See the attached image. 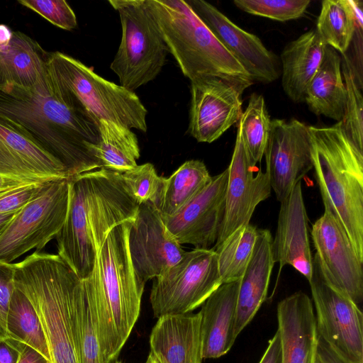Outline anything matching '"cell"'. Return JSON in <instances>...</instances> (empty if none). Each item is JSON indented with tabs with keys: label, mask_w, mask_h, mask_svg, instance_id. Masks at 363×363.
<instances>
[{
	"label": "cell",
	"mask_w": 363,
	"mask_h": 363,
	"mask_svg": "<svg viewBox=\"0 0 363 363\" xmlns=\"http://www.w3.org/2000/svg\"><path fill=\"white\" fill-rule=\"evenodd\" d=\"M0 121L57 159L69 178L101 168L92 150L99 140V122L85 109L66 104L52 83L45 92L1 86Z\"/></svg>",
	"instance_id": "cell-1"
},
{
	"label": "cell",
	"mask_w": 363,
	"mask_h": 363,
	"mask_svg": "<svg viewBox=\"0 0 363 363\" xmlns=\"http://www.w3.org/2000/svg\"><path fill=\"white\" fill-rule=\"evenodd\" d=\"M138 206L118 172L100 168L70 177L66 220L55 238L57 255L85 279L108 233L124 221H133Z\"/></svg>",
	"instance_id": "cell-2"
},
{
	"label": "cell",
	"mask_w": 363,
	"mask_h": 363,
	"mask_svg": "<svg viewBox=\"0 0 363 363\" xmlns=\"http://www.w3.org/2000/svg\"><path fill=\"white\" fill-rule=\"evenodd\" d=\"M132 222L124 221L108 233L91 273L82 279L94 306L104 363L118 357L140 315L145 283L135 272L129 254Z\"/></svg>",
	"instance_id": "cell-3"
},
{
	"label": "cell",
	"mask_w": 363,
	"mask_h": 363,
	"mask_svg": "<svg viewBox=\"0 0 363 363\" xmlns=\"http://www.w3.org/2000/svg\"><path fill=\"white\" fill-rule=\"evenodd\" d=\"M15 287L39 318L50 363H80L74 305L82 279L57 255L34 251L13 263Z\"/></svg>",
	"instance_id": "cell-4"
},
{
	"label": "cell",
	"mask_w": 363,
	"mask_h": 363,
	"mask_svg": "<svg viewBox=\"0 0 363 363\" xmlns=\"http://www.w3.org/2000/svg\"><path fill=\"white\" fill-rule=\"evenodd\" d=\"M309 130L313 169L324 209L343 228L363 262V151L345 133L341 121Z\"/></svg>",
	"instance_id": "cell-5"
},
{
	"label": "cell",
	"mask_w": 363,
	"mask_h": 363,
	"mask_svg": "<svg viewBox=\"0 0 363 363\" xmlns=\"http://www.w3.org/2000/svg\"><path fill=\"white\" fill-rule=\"evenodd\" d=\"M170 52L190 79L216 76L251 86L254 82L184 0H148Z\"/></svg>",
	"instance_id": "cell-6"
},
{
	"label": "cell",
	"mask_w": 363,
	"mask_h": 363,
	"mask_svg": "<svg viewBox=\"0 0 363 363\" xmlns=\"http://www.w3.org/2000/svg\"><path fill=\"white\" fill-rule=\"evenodd\" d=\"M48 67L55 84L98 122L111 121L147 131V111L134 91L104 79L79 60L59 51L50 52Z\"/></svg>",
	"instance_id": "cell-7"
},
{
	"label": "cell",
	"mask_w": 363,
	"mask_h": 363,
	"mask_svg": "<svg viewBox=\"0 0 363 363\" xmlns=\"http://www.w3.org/2000/svg\"><path fill=\"white\" fill-rule=\"evenodd\" d=\"M118 12L122 36L110 65L121 86L134 91L160 73L169 52L148 0H109Z\"/></svg>",
	"instance_id": "cell-8"
},
{
	"label": "cell",
	"mask_w": 363,
	"mask_h": 363,
	"mask_svg": "<svg viewBox=\"0 0 363 363\" xmlns=\"http://www.w3.org/2000/svg\"><path fill=\"white\" fill-rule=\"evenodd\" d=\"M223 284L213 248H194L155 278L150 294L154 316L185 314L201 306Z\"/></svg>",
	"instance_id": "cell-9"
},
{
	"label": "cell",
	"mask_w": 363,
	"mask_h": 363,
	"mask_svg": "<svg viewBox=\"0 0 363 363\" xmlns=\"http://www.w3.org/2000/svg\"><path fill=\"white\" fill-rule=\"evenodd\" d=\"M69 201V178L50 182L14 216L0 237V262L13 263L26 252H41L62 229Z\"/></svg>",
	"instance_id": "cell-10"
},
{
	"label": "cell",
	"mask_w": 363,
	"mask_h": 363,
	"mask_svg": "<svg viewBox=\"0 0 363 363\" xmlns=\"http://www.w3.org/2000/svg\"><path fill=\"white\" fill-rule=\"evenodd\" d=\"M319 337L343 363H363V315L352 300L331 288L313 265L309 283Z\"/></svg>",
	"instance_id": "cell-11"
},
{
	"label": "cell",
	"mask_w": 363,
	"mask_h": 363,
	"mask_svg": "<svg viewBox=\"0 0 363 363\" xmlns=\"http://www.w3.org/2000/svg\"><path fill=\"white\" fill-rule=\"evenodd\" d=\"M313 265L333 289L357 305L363 300V262L343 228L327 209L312 226Z\"/></svg>",
	"instance_id": "cell-12"
},
{
	"label": "cell",
	"mask_w": 363,
	"mask_h": 363,
	"mask_svg": "<svg viewBox=\"0 0 363 363\" xmlns=\"http://www.w3.org/2000/svg\"><path fill=\"white\" fill-rule=\"evenodd\" d=\"M191 82L189 133L198 142L218 139L242 114V94L250 85L216 76Z\"/></svg>",
	"instance_id": "cell-13"
},
{
	"label": "cell",
	"mask_w": 363,
	"mask_h": 363,
	"mask_svg": "<svg viewBox=\"0 0 363 363\" xmlns=\"http://www.w3.org/2000/svg\"><path fill=\"white\" fill-rule=\"evenodd\" d=\"M264 156L271 188L281 202L313 169L309 126L296 118L272 120Z\"/></svg>",
	"instance_id": "cell-14"
},
{
	"label": "cell",
	"mask_w": 363,
	"mask_h": 363,
	"mask_svg": "<svg viewBox=\"0 0 363 363\" xmlns=\"http://www.w3.org/2000/svg\"><path fill=\"white\" fill-rule=\"evenodd\" d=\"M128 250L135 272L145 283L164 273L185 252L150 202L138 206L129 231Z\"/></svg>",
	"instance_id": "cell-15"
},
{
	"label": "cell",
	"mask_w": 363,
	"mask_h": 363,
	"mask_svg": "<svg viewBox=\"0 0 363 363\" xmlns=\"http://www.w3.org/2000/svg\"><path fill=\"white\" fill-rule=\"evenodd\" d=\"M240 132L237 134L228 172L225 209L219 234L214 247L222 243L240 227L250 223L252 216L262 201L271 194L269 172L262 168L255 174Z\"/></svg>",
	"instance_id": "cell-16"
},
{
	"label": "cell",
	"mask_w": 363,
	"mask_h": 363,
	"mask_svg": "<svg viewBox=\"0 0 363 363\" xmlns=\"http://www.w3.org/2000/svg\"><path fill=\"white\" fill-rule=\"evenodd\" d=\"M186 2L240 62L253 82L269 84L278 79L280 74L278 58L257 35L238 26L204 0H187Z\"/></svg>",
	"instance_id": "cell-17"
},
{
	"label": "cell",
	"mask_w": 363,
	"mask_h": 363,
	"mask_svg": "<svg viewBox=\"0 0 363 363\" xmlns=\"http://www.w3.org/2000/svg\"><path fill=\"white\" fill-rule=\"evenodd\" d=\"M228 172L212 177L210 182L176 213L162 216L180 245L208 249L215 245L220 229Z\"/></svg>",
	"instance_id": "cell-18"
},
{
	"label": "cell",
	"mask_w": 363,
	"mask_h": 363,
	"mask_svg": "<svg viewBox=\"0 0 363 363\" xmlns=\"http://www.w3.org/2000/svg\"><path fill=\"white\" fill-rule=\"evenodd\" d=\"M280 203L277 227L272 241L274 261L279 263V271L283 267L290 265L310 283L313 274V261L301 182L294 186Z\"/></svg>",
	"instance_id": "cell-19"
},
{
	"label": "cell",
	"mask_w": 363,
	"mask_h": 363,
	"mask_svg": "<svg viewBox=\"0 0 363 363\" xmlns=\"http://www.w3.org/2000/svg\"><path fill=\"white\" fill-rule=\"evenodd\" d=\"M0 176L28 183H45L69 178L62 162L1 121Z\"/></svg>",
	"instance_id": "cell-20"
},
{
	"label": "cell",
	"mask_w": 363,
	"mask_h": 363,
	"mask_svg": "<svg viewBox=\"0 0 363 363\" xmlns=\"http://www.w3.org/2000/svg\"><path fill=\"white\" fill-rule=\"evenodd\" d=\"M277 320L281 363H313L319 336L310 297L299 291L280 301Z\"/></svg>",
	"instance_id": "cell-21"
},
{
	"label": "cell",
	"mask_w": 363,
	"mask_h": 363,
	"mask_svg": "<svg viewBox=\"0 0 363 363\" xmlns=\"http://www.w3.org/2000/svg\"><path fill=\"white\" fill-rule=\"evenodd\" d=\"M49 55L36 40L13 31L9 44L0 50V87L13 84L40 92L49 91Z\"/></svg>",
	"instance_id": "cell-22"
},
{
	"label": "cell",
	"mask_w": 363,
	"mask_h": 363,
	"mask_svg": "<svg viewBox=\"0 0 363 363\" xmlns=\"http://www.w3.org/2000/svg\"><path fill=\"white\" fill-rule=\"evenodd\" d=\"M240 281L221 284L201 305L203 359H216L233 347Z\"/></svg>",
	"instance_id": "cell-23"
},
{
	"label": "cell",
	"mask_w": 363,
	"mask_h": 363,
	"mask_svg": "<svg viewBox=\"0 0 363 363\" xmlns=\"http://www.w3.org/2000/svg\"><path fill=\"white\" fill-rule=\"evenodd\" d=\"M150 346L167 363H201L200 312L159 317L150 333Z\"/></svg>",
	"instance_id": "cell-24"
},
{
	"label": "cell",
	"mask_w": 363,
	"mask_h": 363,
	"mask_svg": "<svg viewBox=\"0 0 363 363\" xmlns=\"http://www.w3.org/2000/svg\"><path fill=\"white\" fill-rule=\"evenodd\" d=\"M272 241V237L269 230H257L252 255L240 280L234 328L236 337L250 323L266 299L275 264Z\"/></svg>",
	"instance_id": "cell-25"
},
{
	"label": "cell",
	"mask_w": 363,
	"mask_h": 363,
	"mask_svg": "<svg viewBox=\"0 0 363 363\" xmlns=\"http://www.w3.org/2000/svg\"><path fill=\"white\" fill-rule=\"evenodd\" d=\"M326 48L315 28H313L283 49L280 55L281 85L292 101H304L308 85L322 63Z\"/></svg>",
	"instance_id": "cell-26"
},
{
	"label": "cell",
	"mask_w": 363,
	"mask_h": 363,
	"mask_svg": "<svg viewBox=\"0 0 363 363\" xmlns=\"http://www.w3.org/2000/svg\"><path fill=\"white\" fill-rule=\"evenodd\" d=\"M345 101L341 56L327 46L322 63L308 85L304 101L315 115L340 122L344 116Z\"/></svg>",
	"instance_id": "cell-27"
},
{
	"label": "cell",
	"mask_w": 363,
	"mask_h": 363,
	"mask_svg": "<svg viewBox=\"0 0 363 363\" xmlns=\"http://www.w3.org/2000/svg\"><path fill=\"white\" fill-rule=\"evenodd\" d=\"M99 140L92 145L101 168L120 174L137 167L140 157L138 138L126 126L106 120L99 121Z\"/></svg>",
	"instance_id": "cell-28"
},
{
	"label": "cell",
	"mask_w": 363,
	"mask_h": 363,
	"mask_svg": "<svg viewBox=\"0 0 363 363\" xmlns=\"http://www.w3.org/2000/svg\"><path fill=\"white\" fill-rule=\"evenodd\" d=\"M211 177L202 161L191 160L183 163L165 178L157 206L161 216L176 213L210 182Z\"/></svg>",
	"instance_id": "cell-29"
},
{
	"label": "cell",
	"mask_w": 363,
	"mask_h": 363,
	"mask_svg": "<svg viewBox=\"0 0 363 363\" xmlns=\"http://www.w3.org/2000/svg\"><path fill=\"white\" fill-rule=\"evenodd\" d=\"M356 19L351 0H324L315 30L327 46L347 53L354 37Z\"/></svg>",
	"instance_id": "cell-30"
},
{
	"label": "cell",
	"mask_w": 363,
	"mask_h": 363,
	"mask_svg": "<svg viewBox=\"0 0 363 363\" xmlns=\"http://www.w3.org/2000/svg\"><path fill=\"white\" fill-rule=\"evenodd\" d=\"M257 228L248 223L213 247L217 254L219 274L223 284L240 281L252 255Z\"/></svg>",
	"instance_id": "cell-31"
},
{
	"label": "cell",
	"mask_w": 363,
	"mask_h": 363,
	"mask_svg": "<svg viewBox=\"0 0 363 363\" xmlns=\"http://www.w3.org/2000/svg\"><path fill=\"white\" fill-rule=\"evenodd\" d=\"M8 339L25 344L50 362L44 333L32 304L18 289H15L9 310Z\"/></svg>",
	"instance_id": "cell-32"
},
{
	"label": "cell",
	"mask_w": 363,
	"mask_h": 363,
	"mask_svg": "<svg viewBox=\"0 0 363 363\" xmlns=\"http://www.w3.org/2000/svg\"><path fill=\"white\" fill-rule=\"evenodd\" d=\"M271 121L263 96L252 93L237 127L240 129L247 157L254 167L264 157Z\"/></svg>",
	"instance_id": "cell-33"
},
{
	"label": "cell",
	"mask_w": 363,
	"mask_h": 363,
	"mask_svg": "<svg viewBox=\"0 0 363 363\" xmlns=\"http://www.w3.org/2000/svg\"><path fill=\"white\" fill-rule=\"evenodd\" d=\"M74 319L80 363H104L94 306L83 281L75 298Z\"/></svg>",
	"instance_id": "cell-34"
},
{
	"label": "cell",
	"mask_w": 363,
	"mask_h": 363,
	"mask_svg": "<svg viewBox=\"0 0 363 363\" xmlns=\"http://www.w3.org/2000/svg\"><path fill=\"white\" fill-rule=\"evenodd\" d=\"M340 56L346 90L345 108L341 123L350 139L363 151L362 81L359 79L353 61L348 55L345 53Z\"/></svg>",
	"instance_id": "cell-35"
},
{
	"label": "cell",
	"mask_w": 363,
	"mask_h": 363,
	"mask_svg": "<svg viewBox=\"0 0 363 363\" xmlns=\"http://www.w3.org/2000/svg\"><path fill=\"white\" fill-rule=\"evenodd\" d=\"M121 175L126 191L138 205L150 202L157 208L165 177L158 176L152 164L137 165Z\"/></svg>",
	"instance_id": "cell-36"
},
{
	"label": "cell",
	"mask_w": 363,
	"mask_h": 363,
	"mask_svg": "<svg viewBox=\"0 0 363 363\" xmlns=\"http://www.w3.org/2000/svg\"><path fill=\"white\" fill-rule=\"evenodd\" d=\"M233 4L247 13L284 22L301 17L311 1L234 0Z\"/></svg>",
	"instance_id": "cell-37"
},
{
	"label": "cell",
	"mask_w": 363,
	"mask_h": 363,
	"mask_svg": "<svg viewBox=\"0 0 363 363\" xmlns=\"http://www.w3.org/2000/svg\"><path fill=\"white\" fill-rule=\"evenodd\" d=\"M18 1L62 29L71 30L77 26L75 13L65 0H18Z\"/></svg>",
	"instance_id": "cell-38"
},
{
	"label": "cell",
	"mask_w": 363,
	"mask_h": 363,
	"mask_svg": "<svg viewBox=\"0 0 363 363\" xmlns=\"http://www.w3.org/2000/svg\"><path fill=\"white\" fill-rule=\"evenodd\" d=\"M49 182L28 184L0 193V214L19 211Z\"/></svg>",
	"instance_id": "cell-39"
},
{
	"label": "cell",
	"mask_w": 363,
	"mask_h": 363,
	"mask_svg": "<svg viewBox=\"0 0 363 363\" xmlns=\"http://www.w3.org/2000/svg\"><path fill=\"white\" fill-rule=\"evenodd\" d=\"M13 263L0 262V340L8 339L7 320L10 303L16 289Z\"/></svg>",
	"instance_id": "cell-40"
},
{
	"label": "cell",
	"mask_w": 363,
	"mask_h": 363,
	"mask_svg": "<svg viewBox=\"0 0 363 363\" xmlns=\"http://www.w3.org/2000/svg\"><path fill=\"white\" fill-rule=\"evenodd\" d=\"M281 342L278 330L269 340L267 348L259 363H281Z\"/></svg>",
	"instance_id": "cell-41"
},
{
	"label": "cell",
	"mask_w": 363,
	"mask_h": 363,
	"mask_svg": "<svg viewBox=\"0 0 363 363\" xmlns=\"http://www.w3.org/2000/svg\"><path fill=\"white\" fill-rule=\"evenodd\" d=\"M19 350L11 339L0 340V363H17Z\"/></svg>",
	"instance_id": "cell-42"
},
{
	"label": "cell",
	"mask_w": 363,
	"mask_h": 363,
	"mask_svg": "<svg viewBox=\"0 0 363 363\" xmlns=\"http://www.w3.org/2000/svg\"><path fill=\"white\" fill-rule=\"evenodd\" d=\"M14 341L19 350L17 363H47L48 362L30 347L18 341Z\"/></svg>",
	"instance_id": "cell-43"
},
{
	"label": "cell",
	"mask_w": 363,
	"mask_h": 363,
	"mask_svg": "<svg viewBox=\"0 0 363 363\" xmlns=\"http://www.w3.org/2000/svg\"><path fill=\"white\" fill-rule=\"evenodd\" d=\"M318 347L323 354L327 363H343L337 356L328 348L324 342L319 337Z\"/></svg>",
	"instance_id": "cell-44"
},
{
	"label": "cell",
	"mask_w": 363,
	"mask_h": 363,
	"mask_svg": "<svg viewBox=\"0 0 363 363\" xmlns=\"http://www.w3.org/2000/svg\"><path fill=\"white\" fill-rule=\"evenodd\" d=\"M13 31L7 26L0 24V50L4 49L10 43Z\"/></svg>",
	"instance_id": "cell-45"
},
{
	"label": "cell",
	"mask_w": 363,
	"mask_h": 363,
	"mask_svg": "<svg viewBox=\"0 0 363 363\" xmlns=\"http://www.w3.org/2000/svg\"><path fill=\"white\" fill-rule=\"evenodd\" d=\"M17 212L0 214V237L9 226Z\"/></svg>",
	"instance_id": "cell-46"
},
{
	"label": "cell",
	"mask_w": 363,
	"mask_h": 363,
	"mask_svg": "<svg viewBox=\"0 0 363 363\" xmlns=\"http://www.w3.org/2000/svg\"><path fill=\"white\" fill-rule=\"evenodd\" d=\"M145 363H167L160 355L150 351Z\"/></svg>",
	"instance_id": "cell-47"
},
{
	"label": "cell",
	"mask_w": 363,
	"mask_h": 363,
	"mask_svg": "<svg viewBox=\"0 0 363 363\" xmlns=\"http://www.w3.org/2000/svg\"><path fill=\"white\" fill-rule=\"evenodd\" d=\"M313 363H327L318 347H317Z\"/></svg>",
	"instance_id": "cell-48"
},
{
	"label": "cell",
	"mask_w": 363,
	"mask_h": 363,
	"mask_svg": "<svg viewBox=\"0 0 363 363\" xmlns=\"http://www.w3.org/2000/svg\"><path fill=\"white\" fill-rule=\"evenodd\" d=\"M115 363H122V362H116Z\"/></svg>",
	"instance_id": "cell-49"
},
{
	"label": "cell",
	"mask_w": 363,
	"mask_h": 363,
	"mask_svg": "<svg viewBox=\"0 0 363 363\" xmlns=\"http://www.w3.org/2000/svg\"><path fill=\"white\" fill-rule=\"evenodd\" d=\"M47 363H50L49 361Z\"/></svg>",
	"instance_id": "cell-50"
},
{
	"label": "cell",
	"mask_w": 363,
	"mask_h": 363,
	"mask_svg": "<svg viewBox=\"0 0 363 363\" xmlns=\"http://www.w3.org/2000/svg\"></svg>",
	"instance_id": "cell-51"
}]
</instances>
